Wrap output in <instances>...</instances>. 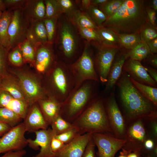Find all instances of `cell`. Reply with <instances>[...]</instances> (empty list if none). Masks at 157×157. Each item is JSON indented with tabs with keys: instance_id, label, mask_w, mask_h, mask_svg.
<instances>
[{
	"instance_id": "obj_1",
	"label": "cell",
	"mask_w": 157,
	"mask_h": 157,
	"mask_svg": "<svg viewBox=\"0 0 157 157\" xmlns=\"http://www.w3.org/2000/svg\"><path fill=\"white\" fill-rule=\"evenodd\" d=\"M146 16L142 1L125 0L117 12L107 17L103 24L117 34L139 33Z\"/></svg>"
},
{
	"instance_id": "obj_2",
	"label": "cell",
	"mask_w": 157,
	"mask_h": 157,
	"mask_svg": "<svg viewBox=\"0 0 157 157\" xmlns=\"http://www.w3.org/2000/svg\"><path fill=\"white\" fill-rule=\"evenodd\" d=\"M118 85L121 101L129 117L137 119L156 117L155 105L136 88L128 75L122 76Z\"/></svg>"
},
{
	"instance_id": "obj_3",
	"label": "cell",
	"mask_w": 157,
	"mask_h": 157,
	"mask_svg": "<svg viewBox=\"0 0 157 157\" xmlns=\"http://www.w3.org/2000/svg\"><path fill=\"white\" fill-rule=\"evenodd\" d=\"M80 135L111 132L102 100L96 97L72 123Z\"/></svg>"
},
{
	"instance_id": "obj_4",
	"label": "cell",
	"mask_w": 157,
	"mask_h": 157,
	"mask_svg": "<svg viewBox=\"0 0 157 157\" xmlns=\"http://www.w3.org/2000/svg\"><path fill=\"white\" fill-rule=\"evenodd\" d=\"M97 81L88 80L84 81L74 90L62 103L60 115L72 123L96 97Z\"/></svg>"
},
{
	"instance_id": "obj_5",
	"label": "cell",
	"mask_w": 157,
	"mask_h": 157,
	"mask_svg": "<svg viewBox=\"0 0 157 157\" xmlns=\"http://www.w3.org/2000/svg\"><path fill=\"white\" fill-rule=\"evenodd\" d=\"M51 71L50 78L53 92L49 97L62 103L74 88V78L68 65L62 62L56 63Z\"/></svg>"
},
{
	"instance_id": "obj_6",
	"label": "cell",
	"mask_w": 157,
	"mask_h": 157,
	"mask_svg": "<svg viewBox=\"0 0 157 157\" xmlns=\"http://www.w3.org/2000/svg\"><path fill=\"white\" fill-rule=\"evenodd\" d=\"M68 65L75 81V86L74 90L78 88L86 81H99L92 58L86 48L76 62L72 64H68Z\"/></svg>"
},
{
	"instance_id": "obj_7",
	"label": "cell",
	"mask_w": 157,
	"mask_h": 157,
	"mask_svg": "<svg viewBox=\"0 0 157 157\" xmlns=\"http://www.w3.org/2000/svg\"><path fill=\"white\" fill-rule=\"evenodd\" d=\"M15 73L29 107L40 100L48 97L45 89L34 77L21 72Z\"/></svg>"
},
{
	"instance_id": "obj_8",
	"label": "cell",
	"mask_w": 157,
	"mask_h": 157,
	"mask_svg": "<svg viewBox=\"0 0 157 157\" xmlns=\"http://www.w3.org/2000/svg\"><path fill=\"white\" fill-rule=\"evenodd\" d=\"M23 122L11 128L0 138V154L23 149L28 144Z\"/></svg>"
},
{
	"instance_id": "obj_9",
	"label": "cell",
	"mask_w": 157,
	"mask_h": 157,
	"mask_svg": "<svg viewBox=\"0 0 157 157\" xmlns=\"http://www.w3.org/2000/svg\"><path fill=\"white\" fill-rule=\"evenodd\" d=\"M12 11L8 31L11 49L17 46L26 39L29 25L23 16L22 9Z\"/></svg>"
},
{
	"instance_id": "obj_10",
	"label": "cell",
	"mask_w": 157,
	"mask_h": 157,
	"mask_svg": "<svg viewBox=\"0 0 157 157\" xmlns=\"http://www.w3.org/2000/svg\"><path fill=\"white\" fill-rule=\"evenodd\" d=\"M92 138L97 147L98 157H114L126 141L125 138L113 137L105 133H93Z\"/></svg>"
},
{
	"instance_id": "obj_11",
	"label": "cell",
	"mask_w": 157,
	"mask_h": 157,
	"mask_svg": "<svg viewBox=\"0 0 157 157\" xmlns=\"http://www.w3.org/2000/svg\"><path fill=\"white\" fill-rule=\"evenodd\" d=\"M125 139L126 142L122 149L129 153L136 152L144 155V144L147 135L141 120H138L129 127Z\"/></svg>"
},
{
	"instance_id": "obj_12",
	"label": "cell",
	"mask_w": 157,
	"mask_h": 157,
	"mask_svg": "<svg viewBox=\"0 0 157 157\" xmlns=\"http://www.w3.org/2000/svg\"><path fill=\"white\" fill-rule=\"evenodd\" d=\"M36 138L34 140L27 139L28 144L35 150L40 147L39 153L33 157H55V154L51 151V144L52 138L56 135L51 129H40L34 132Z\"/></svg>"
},
{
	"instance_id": "obj_13",
	"label": "cell",
	"mask_w": 157,
	"mask_h": 157,
	"mask_svg": "<svg viewBox=\"0 0 157 157\" xmlns=\"http://www.w3.org/2000/svg\"><path fill=\"white\" fill-rule=\"evenodd\" d=\"M92 135L86 133L78 135L55 153V157H82Z\"/></svg>"
},
{
	"instance_id": "obj_14",
	"label": "cell",
	"mask_w": 157,
	"mask_h": 157,
	"mask_svg": "<svg viewBox=\"0 0 157 157\" xmlns=\"http://www.w3.org/2000/svg\"><path fill=\"white\" fill-rule=\"evenodd\" d=\"M107 101L106 110L111 129L116 135L122 136L125 133L124 121L114 94H111Z\"/></svg>"
},
{
	"instance_id": "obj_15",
	"label": "cell",
	"mask_w": 157,
	"mask_h": 157,
	"mask_svg": "<svg viewBox=\"0 0 157 157\" xmlns=\"http://www.w3.org/2000/svg\"><path fill=\"white\" fill-rule=\"evenodd\" d=\"M116 48L111 47L101 49L97 58V73L99 81L106 82L115 56L117 52Z\"/></svg>"
},
{
	"instance_id": "obj_16",
	"label": "cell",
	"mask_w": 157,
	"mask_h": 157,
	"mask_svg": "<svg viewBox=\"0 0 157 157\" xmlns=\"http://www.w3.org/2000/svg\"><path fill=\"white\" fill-rule=\"evenodd\" d=\"M51 44L49 43L40 44L35 48L34 63L37 70L40 73L48 72L53 63L54 58Z\"/></svg>"
},
{
	"instance_id": "obj_17",
	"label": "cell",
	"mask_w": 157,
	"mask_h": 157,
	"mask_svg": "<svg viewBox=\"0 0 157 157\" xmlns=\"http://www.w3.org/2000/svg\"><path fill=\"white\" fill-rule=\"evenodd\" d=\"M30 108L23 122L26 131L34 133L39 130L48 129L49 125L40 107L35 104Z\"/></svg>"
},
{
	"instance_id": "obj_18",
	"label": "cell",
	"mask_w": 157,
	"mask_h": 157,
	"mask_svg": "<svg viewBox=\"0 0 157 157\" xmlns=\"http://www.w3.org/2000/svg\"><path fill=\"white\" fill-rule=\"evenodd\" d=\"M60 36L62 53L64 58L69 60L75 54L76 41L73 29L68 23L62 24Z\"/></svg>"
},
{
	"instance_id": "obj_19",
	"label": "cell",
	"mask_w": 157,
	"mask_h": 157,
	"mask_svg": "<svg viewBox=\"0 0 157 157\" xmlns=\"http://www.w3.org/2000/svg\"><path fill=\"white\" fill-rule=\"evenodd\" d=\"M22 11L29 24L33 21H42L45 19L46 15L44 1L27 0Z\"/></svg>"
},
{
	"instance_id": "obj_20",
	"label": "cell",
	"mask_w": 157,
	"mask_h": 157,
	"mask_svg": "<svg viewBox=\"0 0 157 157\" xmlns=\"http://www.w3.org/2000/svg\"><path fill=\"white\" fill-rule=\"evenodd\" d=\"M38 102L46 120L49 125H50L60 115L62 103L49 97L40 100Z\"/></svg>"
},
{
	"instance_id": "obj_21",
	"label": "cell",
	"mask_w": 157,
	"mask_h": 157,
	"mask_svg": "<svg viewBox=\"0 0 157 157\" xmlns=\"http://www.w3.org/2000/svg\"><path fill=\"white\" fill-rule=\"evenodd\" d=\"M126 70L140 82L156 86V83L151 77L145 67L140 61L130 59L126 67Z\"/></svg>"
},
{
	"instance_id": "obj_22",
	"label": "cell",
	"mask_w": 157,
	"mask_h": 157,
	"mask_svg": "<svg viewBox=\"0 0 157 157\" xmlns=\"http://www.w3.org/2000/svg\"><path fill=\"white\" fill-rule=\"evenodd\" d=\"M0 88L9 93L15 98L27 103L25 95L19 83L8 74L0 80Z\"/></svg>"
},
{
	"instance_id": "obj_23",
	"label": "cell",
	"mask_w": 157,
	"mask_h": 157,
	"mask_svg": "<svg viewBox=\"0 0 157 157\" xmlns=\"http://www.w3.org/2000/svg\"><path fill=\"white\" fill-rule=\"evenodd\" d=\"M129 57L128 53L121 55L111 66L106 82V91H110L119 78L125 61Z\"/></svg>"
},
{
	"instance_id": "obj_24",
	"label": "cell",
	"mask_w": 157,
	"mask_h": 157,
	"mask_svg": "<svg viewBox=\"0 0 157 157\" xmlns=\"http://www.w3.org/2000/svg\"><path fill=\"white\" fill-rule=\"evenodd\" d=\"M12 14V11L6 10L3 12L0 18V44L8 52L11 49L8 31Z\"/></svg>"
},
{
	"instance_id": "obj_25",
	"label": "cell",
	"mask_w": 157,
	"mask_h": 157,
	"mask_svg": "<svg viewBox=\"0 0 157 157\" xmlns=\"http://www.w3.org/2000/svg\"><path fill=\"white\" fill-rule=\"evenodd\" d=\"M131 82L136 88L155 106L157 105V88L146 85L135 80L130 76Z\"/></svg>"
},
{
	"instance_id": "obj_26",
	"label": "cell",
	"mask_w": 157,
	"mask_h": 157,
	"mask_svg": "<svg viewBox=\"0 0 157 157\" xmlns=\"http://www.w3.org/2000/svg\"><path fill=\"white\" fill-rule=\"evenodd\" d=\"M118 35L119 43L127 49L131 50L142 42L139 33Z\"/></svg>"
},
{
	"instance_id": "obj_27",
	"label": "cell",
	"mask_w": 157,
	"mask_h": 157,
	"mask_svg": "<svg viewBox=\"0 0 157 157\" xmlns=\"http://www.w3.org/2000/svg\"><path fill=\"white\" fill-rule=\"evenodd\" d=\"M104 44L112 47L119 43L118 35L112 30L104 27H99L96 29Z\"/></svg>"
},
{
	"instance_id": "obj_28",
	"label": "cell",
	"mask_w": 157,
	"mask_h": 157,
	"mask_svg": "<svg viewBox=\"0 0 157 157\" xmlns=\"http://www.w3.org/2000/svg\"><path fill=\"white\" fill-rule=\"evenodd\" d=\"M29 25L38 43L44 44L48 43L43 20L33 21L29 24Z\"/></svg>"
},
{
	"instance_id": "obj_29",
	"label": "cell",
	"mask_w": 157,
	"mask_h": 157,
	"mask_svg": "<svg viewBox=\"0 0 157 157\" xmlns=\"http://www.w3.org/2000/svg\"><path fill=\"white\" fill-rule=\"evenodd\" d=\"M22 119L11 110L5 107H0V122L11 127L20 123Z\"/></svg>"
},
{
	"instance_id": "obj_30",
	"label": "cell",
	"mask_w": 157,
	"mask_h": 157,
	"mask_svg": "<svg viewBox=\"0 0 157 157\" xmlns=\"http://www.w3.org/2000/svg\"><path fill=\"white\" fill-rule=\"evenodd\" d=\"M150 53L147 44L142 42L128 53L129 57L130 59L139 61L146 58Z\"/></svg>"
},
{
	"instance_id": "obj_31",
	"label": "cell",
	"mask_w": 157,
	"mask_h": 157,
	"mask_svg": "<svg viewBox=\"0 0 157 157\" xmlns=\"http://www.w3.org/2000/svg\"><path fill=\"white\" fill-rule=\"evenodd\" d=\"M142 42L147 43L157 38L156 27L149 23H145L139 32Z\"/></svg>"
},
{
	"instance_id": "obj_32",
	"label": "cell",
	"mask_w": 157,
	"mask_h": 157,
	"mask_svg": "<svg viewBox=\"0 0 157 157\" xmlns=\"http://www.w3.org/2000/svg\"><path fill=\"white\" fill-rule=\"evenodd\" d=\"M21 51L24 62L34 63L35 50L34 48L27 40L18 45Z\"/></svg>"
},
{
	"instance_id": "obj_33",
	"label": "cell",
	"mask_w": 157,
	"mask_h": 157,
	"mask_svg": "<svg viewBox=\"0 0 157 157\" xmlns=\"http://www.w3.org/2000/svg\"><path fill=\"white\" fill-rule=\"evenodd\" d=\"M50 125L56 135L60 134L74 127L72 123L64 119L60 115L53 120Z\"/></svg>"
},
{
	"instance_id": "obj_34",
	"label": "cell",
	"mask_w": 157,
	"mask_h": 157,
	"mask_svg": "<svg viewBox=\"0 0 157 157\" xmlns=\"http://www.w3.org/2000/svg\"><path fill=\"white\" fill-rule=\"evenodd\" d=\"M45 6V19L57 18L62 13L57 0L44 1Z\"/></svg>"
},
{
	"instance_id": "obj_35",
	"label": "cell",
	"mask_w": 157,
	"mask_h": 157,
	"mask_svg": "<svg viewBox=\"0 0 157 157\" xmlns=\"http://www.w3.org/2000/svg\"><path fill=\"white\" fill-rule=\"evenodd\" d=\"M75 22L78 27L89 28L95 29L98 27L88 15L82 13L78 12L74 16Z\"/></svg>"
},
{
	"instance_id": "obj_36",
	"label": "cell",
	"mask_w": 157,
	"mask_h": 157,
	"mask_svg": "<svg viewBox=\"0 0 157 157\" xmlns=\"http://www.w3.org/2000/svg\"><path fill=\"white\" fill-rule=\"evenodd\" d=\"M124 1V0H113L108 1L101 6L102 11L107 17L115 14L119 10Z\"/></svg>"
},
{
	"instance_id": "obj_37",
	"label": "cell",
	"mask_w": 157,
	"mask_h": 157,
	"mask_svg": "<svg viewBox=\"0 0 157 157\" xmlns=\"http://www.w3.org/2000/svg\"><path fill=\"white\" fill-rule=\"evenodd\" d=\"M88 10L93 21L99 27H101L107 18L105 14L96 6L92 5Z\"/></svg>"
},
{
	"instance_id": "obj_38",
	"label": "cell",
	"mask_w": 157,
	"mask_h": 157,
	"mask_svg": "<svg viewBox=\"0 0 157 157\" xmlns=\"http://www.w3.org/2000/svg\"><path fill=\"white\" fill-rule=\"evenodd\" d=\"M12 50L8 53V60L12 65L17 66L22 65L24 60L21 50L18 46L12 48Z\"/></svg>"
},
{
	"instance_id": "obj_39",
	"label": "cell",
	"mask_w": 157,
	"mask_h": 157,
	"mask_svg": "<svg viewBox=\"0 0 157 157\" xmlns=\"http://www.w3.org/2000/svg\"><path fill=\"white\" fill-rule=\"evenodd\" d=\"M79 135H80L79 134L78 130L74 126L60 134L56 135L54 137L66 144L69 142Z\"/></svg>"
},
{
	"instance_id": "obj_40",
	"label": "cell",
	"mask_w": 157,
	"mask_h": 157,
	"mask_svg": "<svg viewBox=\"0 0 157 157\" xmlns=\"http://www.w3.org/2000/svg\"><path fill=\"white\" fill-rule=\"evenodd\" d=\"M57 18L45 19L43 20L47 31L48 42L52 44L55 36Z\"/></svg>"
},
{
	"instance_id": "obj_41",
	"label": "cell",
	"mask_w": 157,
	"mask_h": 157,
	"mask_svg": "<svg viewBox=\"0 0 157 157\" xmlns=\"http://www.w3.org/2000/svg\"><path fill=\"white\" fill-rule=\"evenodd\" d=\"M78 28L81 35L87 40H94L102 42L101 39L96 29L81 27Z\"/></svg>"
},
{
	"instance_id": "obj_42",
	"label": "cell",
	"mask_w": 157,
	"mask_h": 157,
	"mask_svg": "<svg viewBox=\"0 0 157 157\" xmlns=\"http://www.w3.org/2000/svg\"><path fill=\"white\" fill-rule=\"evenodd\" d=\"M8 51L0 44V80L7 74Z\"/></svg>"
},
{
	"instance_id": "obj_43",
	"label": "cell",
	"mask_w": 157,
	"mask_h": 157,
	"mask_svg": "<svg viewBox=\"0 0 157 157\" xmlns=\"http://www.w3.org/2000/svg\"><path fill=\"white\" fill-rule=\"evenodd\" d=\"M26 1V0H3L6 10L10 11L22 9Z\"/></svg>"
},
{
	"instance_id": "obj_44",
	"label": "cell",
	"mask_w": 157,
	"mask_h": 157,
	"mask_svg": "<svg viewBox=\"0 0 157 157\" xmlns=\"http://www.w3.org/2000/svg\"><path fill=\"white\" fill-rule=\"evenodd\" d=\"M62 13L68 14L74 8L73 2L70 0H57Z\"/></svg>"
},
{
	"instance_id": "obj_45",
	"label": "cell",
	"mask_w": 157,
	"mask_h": 157,
	"mask_svg": "<svg viewBox=\"0 0 157 157\" xmlns=\"http://www.w3.org/2000/svg\"><path fill=\"white\" fill-rule=\"evenodd\" d=\"M95 146L92 137L85 149L82 157H96L95 149Z\"/></svg>"
},
{
	"instance_id": "obj_46",
	"label": "cell",
	"mask_w": 157,
	"mask_h": 157,
	"mask_svg": "<svg viewBox=\"0 0 157 157\" xmlns=\"http://www.w3.org/2000/svg\"><path fill=\"white\" fill-rule=\"evenodd\" d=\"M65 145V144L63 142L56 138L54 136L52 138L51 142V151L55 154L61 149Z\"/></svg>"
},
{
	"instance_id": "obj_47",
	"label": "cell",
	"mask_w": 157,
	"mask_h": 157,
	"mask_svg": "<svg viewBox=\"0 0 157 157\" xmlns=\"http://www.w3.org/2000/svg\"><path fill=\"white\" fill-rule=\"evenodd\" d=\"M26 39L35 48L40 44L38 43L29 25L27 34Z\"/></svg>"
},
{
	"instance_id": "obj_48",
	"label": "cell",
	"mask_w": 157,
	"mask_h": 157,
	"mask_svg": "<svg viewBox=\"0 0 157 157\" xmlns=\"http://www.w3.org/2000/svg\"><path fill=\"white\" fill-rule=\"evenodd\" d=\"M26 153V151L23 149L17 151L7 152L1 157H22Z\"/></svg>"
},
{
	"instance_id": "obj_49",
	"label": "cell",
	"mask_w": 157,
	"mask_h": 157,
	"mask_svg": "<svg viewBox=\"0 0 157 157\" xmlns=\"http://www.w3.org/2000/svg\"><path fill=\"white\" fill-rule=\"evenodd\" d=\"M147 11L150 24L156 26V11L153 9L149 8L147 9Z\"/></svg>"
},
{
	"instance_id": "obj_50",
	"label": "cell",
	"mask_w": 157,
	"mask_h": 157,
	"mask_svg": "<svg viewBox=\"0 0 157 157\" xmlns=\"http://www.w3.org/2000/svg\"><path fill=\"white\" fill-rule=\"evenodd\" d=\"M149 48L150 53L154 54L157 52V38L147 43Z\"/></svg>"
},
{
	"instance_id": "obj_51",
	"label": "cell",
	"mask_w": 157,
	"mask_h": 157,
	"mask_svg": "<svg viewBox=\"0 0 157 157\" xmlns=\"http://www.w3.org/2000/svg\"><path fill=\"white\" fill-rule=\"evenodd\" d=\"M12 128L8 125L0 122V136H2Z\"/></svg>"
},
{
	"instance_id": "obj_52",
	"label": "cell",
	"mask_w": 157,
	"mask_h": 157,
	"mask_svg": "<svg viewBox=\"0 0 157 157\" xmlns=\"http://www.w3.org/2000/svg\"><path fill=\"white\" fill-rule=\"evenodd\" d=\"M145 67L149 76L156 83L157 82V73L156 71L151 68Z\"/></svg>"
},
{
	"instance_id": "obj_53",
	"label": "cell",
	"mask_w": 157,
	"mask_h": 157,
	"mask_svg": "<svg viewBox=\"0 0 157 157\" xmlns=\"http://www.w3.org/2000/svg\"><path fill=\"white\" fill-rule=\"evenodd\" d=\"M108 0H91V5L97 6V5L101 6L105 3Z\"/></svg>"
},
{
	"instance_id": "obj_54",
	"label": "cell",
	"mask_w": 157,
	"mask_h": 157,
	"mask_svg": "<svg viewBox=\"0 0 157 157\" xmlns=\"http://www.w3.org/2000/svg\"><path fill=\"white\" fill-rule=\"evenodd\" d=\"M81 5L83 8L88 9L91 5V0H83L81 1Z\"/></svg>"
},
{
	"instance_id": "obj_55",
	"label": "cell",
	"mask_w": 157,
	"mask_h": 157,
	"mask_svg": "<svg viewBox=\"0 0 157 157\" xmlns=\"http://www.w3.org/2000/svg\"><path fill=\"white\" fill-rule=\"evenodd\" d=\"M149 62L152 65L156 67H157V57L156 56H155L150 58Z\"/></svg>"
},
{
	"instance_id": "obj_56",
	"label": "cell",
	"mask_w": 157,
	"mask_h": 157,
	"mask_svg": "<svg viewBox=\"0 0 157 157\" xmlns=\"http://www.w3.org/2000/svg\"><path fill=\"white\" fill-rule=\"evenodd\" d=\"M127 157H141L140 153L136 152H132L129 153Z\"/></svg>"
},
{
	"instance_id": "obj_57",
	"label": "cell",
	"mask_w": 157,
	"mask_h": 157,
	"mask_svg": "<svg viewBox=\"0 0 157 157\" xmlns=\"http://www.w3.org/2000/svg\"><path fill=\"white\" fill-rule=\"evenodd\" d=\"M129 152L122 149V151L120 152V154L118 157H127Z\"/></svg>"
},
{
	"instance_id": "obj_58",
	"label": "cell",
	"mask_w": 157,
	"mask_h": 157,
	"mask_svg": "<svg viewBox=\"0 0 157 157\" xmlns=\"http://www.w3.org/2000/svg\"><path fill=\"white\" fill-rule=\"evenodd\" d=\"M6 10L4 4L2 0H0V10L2 11Z\"/></svg>"
},
{
	"instance_id": "obj_59",
	"label": "cell",
	"mask_w": 157,
	"mask_h": 157,
	"mask_svg": "<svg viewBox=\"0 0 157 157\" xmlns=\"http://www.w3.org/2000/svg\"><path fill=\"white\" fill-rule=\"evenodd\" d=\"M152 6L153 9L156 11L157 10V0H153L152 1Z\"/></svg>"
},
{
	"instance_id": "obj_60",
	"label": "cell",
	"mask_w": 157,
	"mask_h": 157,
	"mask_svg": "<svg viewBox=\"0 0 157 157\" xmlns=\"http://www.w3.org/2000/svg\"><path fill=\"white\" fill-rule=\"evenodd\" d=\"M157 124L156 123H155V124H154V132L155 135H157Z\"/></svg>"
},
{
	"instance_id": "obj_61",
	"label": "cell",
	"mask_w": 157,
	"mask_h": 157,
	"mask_svg": "<svg viewBox=\"0 0 157 157\" xmlns=\"http://www.w3.org/2000/svg\"><path fill=\"white\" fill-rule=\"evenodd\" d=\"M3 12V11H2L1 10H0V18L2 13Z\"/></svg>"
},
{
	"instance_id": "obj_62",
	"label": "cell",
	"mask_w": 157,
	"mask_h": 157,
	"mask_svg": "<svg viewBox=\"0 0 157 157\" xmlns=\"http://www.w3.org/2000/svg\"><path fill=\"white\" fill-rule=\"evenodd\" d=\"M147 157H152L150 156H147Z\"/></svg>"
},
{
	"instance_id": "obj_63",
	"label": "cell",
	"mask_w": 157,
	"mask_h": 157,
	"mask_svg": "<svg viewBox=\"0 0 157 157\" xmlns=\"http://www.w3.org/2000/svg\"><path fill=\"white\" fill-rule=\"evenodd\" d=\"M33 157V156H32V157Z\"/></svg>"
}]
</instances>
